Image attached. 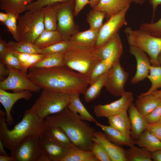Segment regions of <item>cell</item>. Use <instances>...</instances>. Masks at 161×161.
Masks as SVG:
<instances>
[{"label":"cell","instance_id":"6da1fadb","mask_svg":"<svg viewBox=\"0 0 161 161\" xmlns=\"http://www.w3.org/2000/svg\"><path fill=\"white\" fill-rule=\"evenodd\" d=\"M29 78L41 89L71 95L83 94L89 84L88 78L64 66L30 69Z\"/></svg>","mask_w":161,"mask_h":161},{"label":"cell","instance_id":"7a4b0ae2","mask_svg":"<svg viewBox=\"0 0 161 161\" xmlns=\"http://www.w3.org/2000/svg\"><path fill=\"white\" fill-rule=\"evenodd\" d=\"M5 116V112L0 109V140L10 151L27 136L40 137L49 126L47 120L40 117L32 107L25 110L21 120L12 129H9Z\"/></svg>","mask_w":161,"mask_h":161},{"label":"cell","instance_id":"3957f363","mask_svg":"<svg viewBox=\"0 0 161 161\" xmlns=\"http://www.w3.org/2000/svg\"><path fill=\"white\" fill-rule=\"evenodd\" d=\"M45 119L49 125L62 129L75 146L84 150H92L95 130L83 121L79 114L73 113L67 107Z\"/></svg>","mask_w":161,"mask_h":161},{"label":"cell","instance_id":"277c9868","mask_svg":"<svg viewBox=\"0 0 161 161\" xmlns=\"http://www.w3.org/2000/svg\"><path fill=\"white\" fill-rule=\"evenodd\" d=\"M100 61L95 47L72 44L64 54V66L87 78Z\"/></svg>","mask_w":161,"mask_h":161},{"label":"cell","instance_id":"5b68a950","mask_svg":"<svg viewBox=\"0 0 161 161\" xmlns=\"http://www.w3.org/2000/svg\"><path fill=\"white\" fill-rule=\"evenodd\" d=\"M17 42L34 44L45 30L43 8L25 11L18 19Z\"/></svg>","mask_w":161,"mask_h":161},{"label":"cell","instance_id":"8992f818","mask_svg":"<svg viewBox=\"0 0 161 161\" xmlns=\"http://www.w3.org/2000/svg\"><path fill=\"white\" fill-rule=\"evenodd\" d=\"M124 32L130 46L137 47L148 55L153 66H160L158 57L161 52V37L153 36L140 29L126 27Z\"/></svg>","mask_w":161,"mask_h":161},{"label":"cell","instance_id":"52a82bcc","mask_svg":"<svg viewBox=\"0 0 161 161\" xmlns=\"http://www.w3.org/2000/svg\"><path fill=\"white\" fill-rule=\"evenodd\" d=\"M70 95L42 89L32 107L41 118L58 113L67 106Z\"/></svg>","mask_w":161,"mask_h":161},{"label":"cell","instance_id":"ba28073f","mask_svg":"<svg viewBox=\"0 0 161 161\" xmlns=\"http://www.w3.org/2000/svg\"><path fill=\"white\" fill-rule=\"evenodd\" d=\"M75 0L56 4L57 18V30L63 40H69L79 32V27L74 21Z\"/></svg>","mask_w":161,"mask_h":161},{"label":"cell","instance_id":"9c48e42d","mask_svg":"<svg viewBox=\"0 0 161 161\" xmlns=\"http://www.w3.org/2000/svg\"><path fill=\"white\" fill-rule=\"evenodd\" d=\"M9 71L7 77L0 82V89L11 90L14 92L25 90L38 92L41 88L32 81L28 74L10 66H6Z\"/></svg>","mask_w":161,"mask_h":161},{"label":"cell","instance_id":"30bf717a","mask_svg":"<svg viewBox=\"0 0 161 161\" xmlns=\"http://www.w3.org/2000/svg\"><path fill=\"white\" fill-rule=\"evenodd\" d=\"M39 138L34 135L25 137L10 151V156L14 161H40L42 154Z\"/></svg>","mask_w":161,"mask_h":161},{"label":"cell","instance_id":"8fae6325","mask_svg":"<svg viewBox=\"0 0 161 161\" xmlns=\"http://www.w3.org/2000/svg\"><path fill=\"white\" fill-rule=\"evenodd\" d=\"M129 7L111 17L104 24L98 32L97 39L95 47L98 48L118 35L121 28L127 24L126 18Z\"/></svg>","mask_w":161,"mask_h":161},{"label":"cell","instance_id":"7c38bea8","mask_svg":"<svg viewBox=\"0 0 161 161\" xmlns=\"http://www.w3.org/2000/svg\"><path fill=\"white\" fill-rule=\"evenodd\" d=\"M129 76V73L124 69L119 60L108 70L104 86L112 95L121 96L126 92L124 86Z\"/></svg>","mask_w":161,"mask_h":161},{"label":"cell","instance_id":"4fadbf2b","mask_svg":"<svg viewBox=\"0 0 161 161\" xmlns=\"http://www.w3.org/2000/svg\"><path fill=\"white\" fill-rule=\"evenodd\" d=\"M118 99L109 104H98L94 107L93 111L97 117H106L127 112L129 108L133 103V93L126 91Z\"/></svg>","mask_w":161,"mask_h":161},{"label":"cell","instance_id":"5bb4252c","mask_svg":"<svg viewBox=\"0 0 161 161\" xmlns=\"http://www.w3.org/2000/svg\"><path fill=\"white\" fill-rule=\"evenodd\" d=\"M129 52L134 56L136 61V72L130 80L132 83L136 84L147 78L151 63L146 53L138 48L130 46Z\"/></svg>","mask_w":161,"mask_h":161},{"label":"cell","instance_id":"9a60e30c","mask_svg":"<svg viewBox=\"0 0 161 161\" xmlns=\"http://www.w3.org/2000/svg\"><path fill=\"white\" fill-rule=\"evenodd\" d=\"M41 154L48 161H62L68 153L69 149L47 137L43 134L39 138Z\"/></svg>","mask_w":161,"mask_h":161},{"label":"cell","instance_id":"2e32d148","mask_svg":"<svg viewBox=\"0 0 161 161\" xmlns=\"http://www.w3.org/2000/svg\"><path fill=\"white\" fill-rule=\"evenodd\" d=\"M32 96L31 91L29 90L10 93L0 89V102L5 109L6 119L7 124L11 125L13 123L14 119L11 112L15 103L21 99L29 100Z\"/></svg>","mask_w":161,"mask_h":161},{"label":"cell","instance_id":"e0dca14e","mask_svg":"<svg viewBox=\"0 0 161 161\" xmlns=\"http://www.w3.org/2000/svg\"><path fill=\"white\" fill-rule=\"evenodd\" d=\"M94 136V139L104 148L111 161H127L125 157L126 150L109 141L104 133L95 131Z\"/></svg>","mask_w":161,"mask_h":161},{"label":"cell","instance_id":"ac0fdd59","mask_svg":"<svg viewBox=\"0 0 161 161\" xmlns=\"http://www.w3.org/2000/svg\"><path fill=\"white\" fill-rule=\"evenodd\" d=\"M128 111L131 124V137L135 140L145 130L148 124L145 117L140 113L133 103L129 106Z\"/></svg>","mask_w":161,"mask_h":161},{"label":"cell","instance_id":"d6986e66","mask_svg":"<svg viewBox=\"0 0 161 161\" xmlns=\"http://www.w3.org/2000/svg\"><path fill=\"white\" fill-rule=\"evenodd\" d=\"M95 123L103 131L107 138L115 144L120 146H126L129 147L134 145V140L131 137L127 136L110 125H103L97 121Z\"/></svg>","mask_w":161,"mask_h":161},{"label":"cell","instance_id":"ffe728a7","mask_svg":"<svg viewBox=\"0 0 161 161\" xmlns=\"http://www.w3.org/2000/svg\"><path fill=\"white\" fill-rule=\"evenodd\" d=\"M132 0H100L95 9L104 12L106 20L128 7Z\"/></svg>","mask_w":161,"mask_h":161},{"label":"cell","instance_id":"44dd1931","mask_svg":"<svg viewBox=\"0 0 161 161\" xmlns=\"http://www.w3.org/2000/svg\"><path fill=\"white\" fill-rule=\"evenodd\" d=\"M123 51L122 46L117 49L110 57L100 61L88 78L89 84H91L97 78L108 70L117 61L120 60Z\"/></svg>","mask_w":161,"mask_h":161},{"label":"cell","instance_id":"7402d4cb","mask_svg":"<svg viewBox=\"0 0 161 161\" xmlns=\"http://www.w3.org/2000/svg\"><path fill=\"white\" fill-rule=\"evenodd\" d=\"M43 134L53 141L69 149L75 145L65 132L58 126L49 125Z\"/></svg>","mask_w":161,"mask_h":161},{"label":"cell","instance_id":"603a6c76","mask_svg":"<svg viewBox=\"0 0 161 161\" xmlns=\"http://www.w3.org/2000/svg\"><path fill=\"white\" fill-rule=\"evenodd\" d=\"M161 99L153 94L138 96L134 105L140 113L145 116L151 112L159 104Z\"/></svg>","mask_w":161,"mask_h":161},{"label":"cell","instance_id":"cb8c5ba5","mask_svg":"<svg viewBox=\"0 0 161 161\" xmlns=\"http://www.w3.org/2000/svg\"><path fill=\"white\" fill-rule=\"evenodd\" d=\"M98 32L89 28L86 31L78 32L71 36L69 40L73 44L95 47Z\"/></svg>","mask_w":161,"mask_h":161},{"label":"cell","instance_id":"d4e9b609","mask_svg":"<svg viewBox=\"0 0 161 161\" xmlns=\"http://www.w3.org/2000/svg\"><path fill=\"white\" fill-rule=\"evenodd\" d=\"M35 0H0V7L5 13L12 14L18 18L26 11L27 6Z\"/></svg>","mask_w":161,"mask_h":161},{"label":"cell","instance_id":"484cf974","mask_svg":"<svg viewBox=\"0 0 161 161\" xmlns=\"http://www.w3.org/2000/svg\"><path fill=\"white\" fill-rule=\"evenodd\" d=\"M134 143L151 153L161 149V141L146 130L143 132L138 139L134 140Z\"/></svg>","mask_w":161,"mask_h":161},{"label":"cell","instance_id":"4316f807","mask_svg":"<svg viewBox=\"0 0 161 161\" xmlns=\"http://www.w3.org/2000/svg\"><path fill=\"white\" fill-rule=\"evenodd\" d=\"M80 94L74 93L70 95L67 107L73 113L79 114L83 120L95 123L97 121L82 103L79 98Z\"/></svg>","mask_w":161,"mask_h":161},{"label":"cell","instance_id":"83f0119b","mask_svg":"<svg viewBox=\"0 0 161 161\" xmlns=\"http://www.w3.org/2000/svg\"><path fill=\"white\" fill-rule=\"evenodd\" d=\"M107 118L110 126L127 136L131 137V124L127 112L110 116Z\"/></svg>","mask_w":161,"mask_h":161},{"label":"cell","instance_id":"f1b7e54d","mask_svg":"<svg viewBox=\"0 0 161 161\" xmlns=\"http://www.w3.org/2000/svg\"><path fill=\"white\" fill-rule=\"evenodd\" d=\"M108 70L99 76L87 88L83 95L84 100L89 102L97 98L99 95L102 88L104 86L108 75Z\"/></svg>","mask_w":161,"mask_h":161},{"label":"cell","instance_id":"f546056e","mask_svg":"<svg viewBox=\"0 0 161 161\" xmlns=\"http://www.w3.org/2000/svg\"><path fill=\"white\" fill-rule=\"evenodd\" d=\"M64 54H47L30 69H44L64 66Z\"/></svg>","mask_w":161,"mask_h":161},{"label":"cell","instance_id":"4dcf8cb0","mask_svg":"<svg viewBox=\"0 0 161 161\" xmlns=\"http://www.w3.org/2000/svg\"><path fill=\"white\" fill-rule=\"evenodd\" d=\"M62 161H98L92 151L85 150L75 145Z\"/></svg>","mask_w":161,"mask_h":161},{"label":"cell","instance_id":"1f68e13d","mask_svg":"<svg viewBox=\"0 0 161 161\" xmlns=\"http://www.w3.org/2000/svg\"><path fill=\"white\" fill-rule=\"evenodd\" d=\"M63 40L57 30H44L35 41L34 44L40 49L46 47Z\"/></svg>","mask_w":161,"mask_h":161},{"label":"cell","instance_id":"d6a6232c","mask_svg":"<svg viewBox=\"0 0 161 161\" xmlns=\"http://www.w3.org/2000/svg\"><path fill=\"white\" fill-rule=\"evenodd\" d=\"M122 46L119 34L96 49L98 55L101 60L108 58L120 47Z\"/></svg>","mask_w":161,"mask_h":161},{"label":"cell","instance_id":"836d02e7","mask_svg":"<svg viewBox=\"0 0 161 161\" xmlns=\"http://www.w3.org/2000/svg\"><path fill=\"white\" fill-rule=\"evenodd\" d=\"M152 153L146 148L134 145L126 150L125 157L127 161H151Z\"/></svg>","mask_w":161,"mask_h":161},{"label":"cell","instance_id":"e575fe53","mask_svg":"<svg viewBox=\"0 0 161 161\" xmlns=\"http://www.w3.org/2000/svg\"><path fill=\"white\" fill-rule=\"evenodd\" d=\"M6 46L13 52L29 54L41 53L40 48L34 44L28 42L10 41L7 43Z\"/></svg>","mask_w":161,"mask_h":161},{"label":"cell","instance_id":"d590c367","mask_svg":"<svg viewBox=\"0 0 161 161\" xmlns=\"http://www.w3.org/2000/svg\"><path fill=\"white\" fill-rule=\"evenodd\" d=\"M45 30H57V18L56 4L48 5L42 8Z\"/></svg>","mask_w":161,"mask_h":161},{"label":"cell","instance_id":"8d00e7d4","mask_svg":"<svg viewBox=\"0 0 161 161\" xmlns=\"http://www.w3.org/2000/svg\"><path fill=\"white\" fill-rule=\"evenodd\" d=\"M147 78L151 83V86L148 91L141 94L140 96L150 94L159 89H161V67L151 65Z\"/></svg>","mask_w":161,"mask_h":161},{"label":"cell","instance_id":"74e56055","mask_svg":"<svg viewBox=\"0 0 161 161\" xmlns=\"http://www.w3.org/2000/svg\"><path fill=\"white\" fill-rule=\"evenodd\" d=\"M105 13L95 9H92L88 13L86 20L89 28L99 31L103 25V21L106 18Z\"/></svg>","mask_w":161,"mask_h":161},{"label":"cell","instance_id":"f35d334b","mask_svg":"<svg viewBox=\"0 0 161 161\" xmlns=\"http://www.w3.org/2000/svg\"><path fill=\"white\" fill-rule=\"evenodd\" d=\"M72 44L69 40H62L46 47L40 49L41 53L64 54Z\"/></svg>","mask_w":161,"mask_h":161},{"label":"cell","instance_id":"ab89813d","mask_svg":"<svg viewBox=\"0 0 161 161\" xmlns=\"http://www.w3.org/2000/svg\"><path fill=\"white\" fill-rule=\"evenodd\" d=\"M0 62L6 66L22 71L21 66L18 58L8 48L3 55H0Z\"/></svg>","mask_w":161,"mask_h":161},{"label":"cell","instance_id":"60d3db41","mask_svg":"<svg viewBox=\"0 0 161 161\" xmlns=\"http://www.w3.org/2000/svg\"><path fill=\"white\" fill-rule=\"evenodd\" d=\"M139 29L153 36L161 37V17L155 22L143 23L140 25Z\"/></svg>","mask_w":161,"mask_h":161},{"label":"cell","instance_id":"b9f144b4","mask_svg":"<svg viewBox=\"0 0 161 161\" xmlns=\"http://www.w3.org/2000/svg\"><path fill=\"white\" fill-rule=\"evenodd\" d=\"M91 151L98 161H111L103 147L94 138Z\"/></svg>","mask_w":161,"mask_h":161},{"label":"cell","instance_id":"7bdbcfd3","mask_svg":"<svg viewBox=\"0 0 161 161\" xmlns=\"http://www.w3.org/2000/svg\"><path fill=\"white\" fill-rule=\"evenodd\" d=\"M70 0H35L27 6L26 11L42 8L48 5L61 3Z\"/></svg>","mask_w":161,"mask_h":161},{"label":"cell","instance_id":"ee69618b","mask_svg":"<svg viewBox=\"0 0 161 161\" xmlns=\"http://www.w3.org/2000/svg\"><path fill=\"white\" fill-rule=\"evenodd\" d=\"M18 19L16 16L9 13L8 18L4 24L7 27L8 31L12 35L16 41L18 39L17 20Z\"/></svg>","mask_w":161,"mask_h":161},{"label":"cell","instance_id":"f6af8a7d","mask_svg":"<svg viewBox=\"0 0 161 161\" xmlns=\"http://www.w3.org/2000/svg\"><path fill=\"white\" fill-rule=\"evenodd\" d=\"M46 54L43 53L30 54L26 62L22 66V70L27 73V69L41 60Z\"/></svg>","mask_w":161,"mask_h":161},{"label":"cell","instance_id":"bcb514c9","mask_svg":"<svg viewBox=\"0 0 161 161\" xmlns=\"http://www.w3.org/2000/svg\"><path fill=\"white\" fill-rule=\"evenodd\" d=\"M161 117V101L158 106L150 113L145 116L148 124H151L159 121Z\"/></svg>","mask_w":161,"mask_h":161},{"label":"cell","instance_id":"7dc6e473","mask_svg":"<svg viewBox=\"0 0 161 161\" xmlns=\"http://www.w3.org/2000/svg\"><path fill=\"white\" fill-rule=\"evenodd\" d=\"M145 130L149 131L161 141V123L157 122L147 124Z\"/></svg>","mask_w":161,"mask_h":161},{"label":"cell","instance_id":"c3c4849f","mask_svg":"<svg viewBox=\"0 0 161 161\" xmlns=\"http://www.w3.org/2000/svg\"><path fill=\"white\" fill-rule=\"evenodd\" d=\"M89 4V0H75V16H78L84 7Z\"/></svg>","mask_w":161,"mask_h":161},{"label":"cell","instance_id":"681fc988","mask_svg":"<svg viewBox=\"0 0 161 161\" xmlns=\"http://www.w3.org/2000/svg\"><path fill=\"white\" fill-rule=\"evenodd\" d=\"M150 4L152 8V16L151 22H153V19L155 16L156 11L158 6L161 4V0H149Z\"/></svg>","mask_w":161,"mask_h":161},{"label":"cell","instance_id":"f907efd6","mask_svg":"<svg viewBox=\"0 0 161 161\" xmlns=\"http://www.w3.org/2000/svg\"><path fill=\"white\" fill-rule=\"evenodd\" d=\"M4 64L2 62L0 63V81H1L4 79L6 76H8L9 71L4 66Z\"/></svg>","mask_w":161,"mask_h":161},{"label":"cell","instance_id":"816d5d0a","mask_svg":"<svg viewBox=\"0 0 161 161\" xmlns=\"http://www.w3.org/2000/svg\"><path fill=\"white\" fill-rule=\"evenodd\" d=\"M7 43L1 37L0 38V55H3L7 49Z\"/></svg>","mask_w":161,"mask_h":161},{"label":"cell","instance_id":"f5cc1de1","mask_svg":"<svg viewBox=\"0 0 161 161\" xmlns=\"http://www.w3.org/2000/svg\"><path fill=\"white\" fill-rule=\"evenodd\" d=\"M152 160L154 161H161V149L152 153Z\"/></svg>","mask_w":161,"mask_h":161},{"label":"cell","instance_id":"db71d44e","mask_svg":"<svg viewBox=\"0 0 161 161\" xmlns=\"http://www.w3.org/2000/svg\"><path fill=\"white\" fill-rule=\"evenodd\" d=\"M9 16V13L2 12H0V21L4 24L7 19Z\"/></svg>","mask_w":161,"mask_h":161},{"label":"cell","instance_id":"11a10c76","mask_svg":"<svg viewBox=\"0 0 161 161\" xmlns=\"http://www.w3.org/2000/svg\"><path fill=\"white\" fill-rule=\"evenodd\" d=\"M0 161H14V160L10 156L0 155Z\"/></svg>","mask_w":161,"mask_h":161},{"label":"cell","instance_id":"9f6ffc18","mask_svg":"<svg viewBox=\"0 0 161 161\" xmlns=\"http://www.w3.org/2000/svg\"><path fill=\"white\" fill-rule=\"evenodd\" d=\"M3 144L0 140V155H9L5 150Z\"/></svg>","mask_w":161,"mask_h":161},{"label":"cell","instance_id":"6f0895ef","mask_svg":"<svg viewBox=\"0 0 161 161\" xmlns=\"http://www.w3.org/2000/svg\"><path fill=\"white\" fill-rule=\"evenodd\" d=\"M89 5L92 9L95 8L98 4L100 0H89Z\"/></svg>","mask_w":161,"mask_h":161},{"label":"cell","instance_id":"680465c9","mask_svg":"<svg viewBox=\"0 0 161 161\" xmlns=\"http://www.w3.org/2000/svg\"><path fill=\"white\" fill-rule=\"evenodd\" d=\"M150 94H152L156 96L161 99V89L157 90Z\"/></svg>","mask_w":161,"mask_h":161},{"label":"cell","instance_id":"91938a15","mask_svg":"<svg viewBox=\"0 0 161 161\" xmlns=\"http://www.w3.org/2000/svg\"><path fill=\"white\" fill-rule=\"evenodd\" d=\"M132 2L141 5L144 4L145 1V0H132Z\"/></svg>","mask_w":161,"mask_h":161},{"label":"cell","instance_id":"94428289","mask_svg":"<svg viewBox=\"0 0 161 161\" xmlns=\"http://www.w3.org/2000/svg\"><path fill=\"white\" fill-rule=\"evenodd\" d=\"M157 59L160 66L161 67V52L158 56Z\"/></svg>","mask_w":161,"mask_h":161},{"label":"cell","instance_id":"6125c7cd","mask_svg":"<svg viewBox=\"0 0 161 161\" xmlns=\"http://www.w3.org/2000/svg\"><path fill=\"white\" fill-rule=\"evenodd\" d=\"M157 122H160V123H161V117H160V119Z\"/></svg>","mask_w":161,"mask_h":161}]
</instances>
